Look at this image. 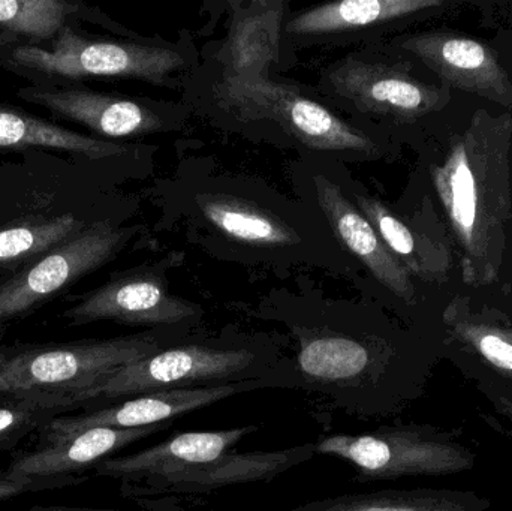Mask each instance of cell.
<instances>
[{
    "mask_svg": "<svg viewBox=\"0 0 512 511\" xmlns=\"http://www.w3.org/2000/svg\"><path fill=\"white\" fill-rule=\"evenodd\" d=\"M463 281H498L512 219V116L477 110L432 170Z\"/></svg>",
    "mask_w": 512,
    "mask_h": 511,
    "instance_id": "obj_1",
    "label": "cell"
},
{
    "mask_svg": "<svg viewBox=\"0 0 512 511\" xmlns=\"http://www.w3.org/2000/svg\"><path fill=\"white\" fill-rule=\"evenodd\" d=\"M98 164L48 150L0 162V278L113 219L96 212L92 173Z\"/></svg>",
    "mask_w": 512,
    "mask_h": 511,
    "instance_id": "obj_2",
    "label": "cell"
},
{
    "mask_svg": "<svg viewBox=\"0 0 512 511\" xmlns=\"http://www.w3.org/2000/svg\"><path fill=\"white\" fill-rule=\"evenodd\" d=\"M292 332L289 390L321 396L357 419L390 416L411 392L414 372L385 336L334 323H295Z\"/></svg>",
    "mask_w": 512,
    "mask_h": 511,
    "instance_id": "obj_3",
    "label": "cell"
},
{
    "mask_svg": "<svg viewBox=\"0 0 512 511\" xmlns=\"http://www.w3.org/2000/svg\"><path fill=\"white\" fill-rule=\"evenodd\" d=\"M174 329L69 342L0 345V393L86 408L119 369L176 344Z\"/></svg>",
    "mask_w": 512,
    "mask_h": 511,
    "instance_id": "obj_4",
    "label": "cell"
},
{
    "mask_svg": "<svg viewBox=\"0 0 512 511\" xmlns=\"http://www.w3.org/2000/svg\"><path fill=\"white\" fill-rule=\"evenodd\" d=\"M256 380H273L279 389L289 390L291 362L280 356L279 348L270 342L259 338L179 341L119 369L84 410L146 393Z\"/></svg>",
    "mask_w": 512,
    "mask_h": 511,
    "instance_id": "obj_5",
    "label": "cell"
},
{
    "mask_svg": "<svg viewBox=\"0 0 512 511\" xmlns=\"http://www.w3.org/2000/svg\"><path fill=\"white\" fill-rule=\"evenodd\" d=\"M183 63L171 48L92 38L78 27H68L48 47L0 48V68L32 86H66L86 78L162 84Z\"/></svg>",
    "mask_w": 512,
    "mask_h": 511,
    "instance_id": "obj_6",
    "label": "cell"
},
{
    "mask_svg": "<svg viewBox=\"0 0 512 511\" xmlns=\"http://www.w3.org/2000/svg\"><path fill=\"white\" fill-rule=\"evenodd\" d=\"M316 455L354 465L355 483L402 477H439L474 468L475 456L429 426H379L361 434H334L316 443Z\"/></svg>",
    "mask_w": 512,
    "mask_h": 511,
    "instance_id": "obj_7",
    "label": "cell"
},
{
    "mask_svg": "<svg viewBox=\"0 0 512 511\" xmlns=\"http://www.w3.org/2000/svg\"><path fill=\"white\" fill-rule=\"evenodd\" d=\"M135 231V227H122L114 219H105L14 275L0 278V336L11 324L29 317L113 261Z\"/></svg>",
    "mask_w": 512,
    "mask_h": 511,
    "instance_id": "obj_8",
    "label": "cell"
},
{
    "mask_svg": "<svg viewBox=\"0 0 512 511\" xmlns=\"http://www.w3.org/2000/svg\"><path fill=\"white\" fill-rule=\"evenodd\" d=\"M216 90L237 116L274 120L309 149L367 155L378 150L366 134L286 84L264 77H224Z\"/></svg>",
    "mask_w": 512,
    "mask_h": 511,
    "instance_id": "obj_9",
    "label": "cell"
},
{
    "mask_svg": "<svg viewBox=\"0 0 512 511\" xmlns=\"http://www.w3.org/2000/svg\"><path fill=\"white\" fill-rule=\"evenodd\" d=\"M201 312L195 303L168 293L161 276L132 270L78 297L74 306L63 311L62 318L69 326L114 321L125 326L168 330L197 320Z\"/></svg>",
    "mask_w": 512,
    "mask_h": 511,
    "instance_id": "obj_10",
    "label": "cell"
},
{
    "mask_svg": "<svg viewBox=\"0 0 512 511\" xmlns=\"http://www.w3.org/2000/svg\"><path fill=\"white\" fill-rule=\"evenodd\" d=\"M316 456V443L273 452H230L206 464L159 471L138 483H122V495L143 503L161 495H204L230 486L271 482Z\"/></svg>",
    "mask_w": 512,
    "mask_h": 511,
    "instance_id": "obj_11",
    "label": "cell"
},
{
    "mask_svg": "<svg viewBox=\"0 0 512 511\" xmlns=\"http://www.w3.org/2000/svg\"><path fill=\"white\" fill-rule=\"evenodd\" d=\"M331 89L363 113L412 122L441 110L448 87L423 83L397 66L345 59L328 72Z\"/></svg>",
    "mask_w": 512,
    "mask_h": 511,
    "instance_id": "obj_12",
    "label": "cell"
},
{
    "mask_svg": "<svg viewBox=\"0 0 512 511\" xmlns=\"http://www.w3.org/2000/svg\"><path fill=\"white\" fill-rule=\"evenodd\" d=\"M279 389L273 380L245 381L221 387L168 390L119 399L81 414H65L51 420L42 434L66 435L92 428L137 429L162 425L192 411L218 404L231 396L255 390Z\"/></svg>",
    "mask_w": 512,
    "mask_h": 511,
    "instance_id": "obj_13",
    "label": "cell"
},
{
    "mask_svg": "<svg viewBox=\"0 0 512 511\" xmlns=\"http://www.w3.org/2000/svg\"><path fill=\"white\" fill-rule=\"evenodd\" d=\"M15 96L50 111L56 119L77 123L96 138H129L155 134L161 117L141 102L114 93L96 92L81 84L20 87Z\"/></svg>",
    "mask_w": 512,
    "mask_h": 511,
    "instance_id": "obj_14",
    "label": "cell"
},
{
    "mask_svg": "<svg viewBox=\"0 0 512 511\" xmlns=\"http://www.w3.org/2000/svg\"><path fill=\"white\" fill-rule=\"evenodd\" d=\"M448 87L512 108V83L492 47L450 32H421L400 41Z\"/></svg>",
    "mask_w": 512,
    "mask_h": 511,
    "instance_id": "obj_15",
    "label": "cell"
},
{
    "mask_svg": "<svg viewBox=\"0 0 512 511\" xmlns=\"http://www.w3.org/2000/svg\"><path fill=\"white\" fill-rule=\"evenodd\" d=\"M171 422L137 429L92 428L66 435L42 434L35 447L12 455L9 477L83 476L125 447L170 428Z\"/></svg>",
    "mask_w": 512,
    "mask_h": 511,
    "instance_id": "obj_16",
    "label": "cell"
},
{
    "mask_svg": "<svg viewBox=\"0 0 512 511\" xmlns=\"http://www.w3.org/2000/svg\"><path fill=\"white\" fill-rule=\"evenodd\" d=\"M319 207L330 222L339 242L357 257L379 284L408 305L417 299L408 270L391 254L369 219L343 194L339 186L324 176L315 179Z\"/></svg>",
    "mask_w": 512,
    "mask_h": 511,
    "instance_id": "obj_17",
    "label": "cell"
},
{
    "mask_svg": "<svg viewBox=\"0 0 512 511\" xmlns=\"http://www.w3.org/2000/svg\"><path fill=\"white\" fill-rule=\"evenodd\" d=\"M258 429L259 426L246 425L222 431L183 432L150 449L128 456H111L99 462L92 471L99 477L138 483L159 471L215 461L233 452L243 438L255 434Z\"/></svg>",
    "mask_w": 512,
    "mask_h": 511,
    "instance_id": "obj_18",
    "label": "cell"
},
{
    "mask_svg": "<svg viewBox=\"0 0 512 511\" xmlns=\"http://www.w3.org/2000/svg\"><path fill=\"white\" fill-rule=\"evenodd\" d=\"M48 150L75 158L107 162L129 155L131 147L96 138L0 102V152Z\"/></svg>",
    "mask_w": 512,
    "mask_h": 511,
    "instance_id": "obj_19",
    "label": "cell"
},
{
    "mask_svg": "<svg viewBox=\"0 0 512 511\" xmlns=\"http://www.w3.org/2000/svg\"><path fill=\"white\" fill-rule=\"evenodd\" d=\"M283 15L279 0H258L234 12L224 47L225 77H262L279 62Z\"/></svg>",
    "mask_w": 512,
    "mask_h": 511,
    "instance_id": "obj_20",
    "label": "cell"
},
{
    "mask_svg": "<svg viewBox=\"0 0 512 511\" xmlns=\"http://www.w3.org/2000/svg\"><path fill=\"white\" fill-rule=\"evenodd\" d=\"M81 21L107 23L98 9L69 0H0V48L48 47Z\"/></svg>",
    "mask_w": 512,
    "mask_h": 511,
    "instance_id": "obj_21",
    "label": "cell"
},
{
    "mask_svg": "<svg viewBox=\"0 0 512 511\" xmlns=\"http://www.w3.org/2000/svg\"><path fill=\"white\" fill-rule=\"evenodd\" d=\"M441 5V0H345L325 3L297 15L286 24V32L297 36L349 32L420 14Z\"/></svg>",
    "mask_w": 512,
    "mask_h": 511,
    "instance_id": "obj_22",
    "label": "cell"
},
{
    "mask_svg": "<svg viewBox=\"0 0 512 511\" xmlns=\"http://www.w3.org/2000/svg\"><path fill=\"white\" fill-rule=\"evenodd\" d=\"M358 209L378 231L391 254L408 270L409 275L427 281L442 279L450 266V254L442 243L414 233L390 209L376 198L355 194Z\"/></svg>",
    "mask_w": 512,
    "mask_h": 511,
    "instance_id": "obj_23",
    "label": "cell"
},
{
    "mask_svg": "<svg viewBox=\"0 0 512 511\" xmlns=\"http://www.w3.org/2000/svg\"><path fill=\"white\" fill-rule=\"evenodd\" d=\"M486 507L472 492L390 489L324 498L286 511H486Z\"/></svg>",
    "mask_w": 512,
    "mask_h": 511,
    "instance_id": "obj_24",
    "label": "cell"
},
{
    "mask_svg": "<svg viewBox=\"0 0 512 511\" xmlns=\"http://www.w3.org/2000/svg\"><path fill=\"white\" fill-rule=\"evenodd\" d=\"M204 218L224 236L256 246H289L298 236L288 224L255 203L230 195L198 198Z\"/></svg>",
    "mask_w": 512,
    "mask_h": 511,
    "instance_id": "obj_25",
    "label": "cell"
},
{
    "mask_svg": "<svg viewBox=\"0 0 512 511\" xmlns=\"http://www.w3.org/2000/svg\"><path fill=\"white\" fill-rule=\"evenodd\" d=\"M71 411L47 399L0 393V453L12 452L27 435Z\"/></svg>",
    "mask_w": 512,
    "mask_h": 511,
    "instance_id": "obj_26",
    "label": "cell"
},
{
    "mask_svg": "<svg viewBox=\"0 0 512 511\" xmlns=\"http://www.w3.org/2000/svg\"><path fill=\"white\" fill-rule=\"evenodd\" d=\"M453 333L493 368L512 377V330L462 318L454 321Z\"/></svg>",
    "mask_w": 512,
    "mask_h": 511,
    "instance_id": "obj_27",
    "label": "cell"
},
{
    "mask_svg": "<svg viewBox=\"0 0 512 511\" xmlns=\"http://www.w3.org/2000/svg\"><path fill=\"white\" fill-rule=\"evenodd\" d=\"M89 476H56V477H9L0 471V503L15 500L26 494L54 491V489L74 488L83 485Z\"/></svg>",
    "mask_w": 512,
    "mask_h": 511,
    "instance_id": "obj_28",
    "label": "cell"
},
{
    "mask_svg": "<svg viewBox=\"0 0 512 511\" xmlns=\"http://www.w3.org/2000/svg\"><path fill=\"white\" fill-rule=\"evenodd\" d=\"M26 511H123V510H105L89 509V507H68V506H33Z\"/></svg>",
    "mask_w": 512,
    "mask_h": 511,
    "instance_id": "obj_29",
    "label": "cell"
},
{
    "mask_svg": "<svg viewBox=\"0 0 512 511\" xmlns=\"http://www.w3.org/2000/svg\"><path fill=\"white\" fill-rule=\"evenodd\" d=\"M499 408H501L502 413H504V416L507 417L508 420H510L512 425V399L505 398V396H502L501 399H499ZM511 437H512V429H511Z\"/></svg>",
    "mask_w": 512,
    "mask_h": 511,
    "instance_id": "obj_30",
    "label": "cell"
}]
</instances>
